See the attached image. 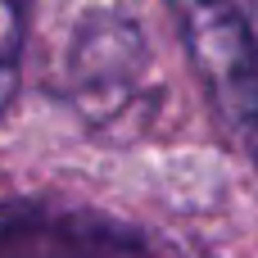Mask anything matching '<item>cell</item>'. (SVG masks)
I'll use <instances>...</instances> for the list:
<instances>
[{
    "instance_id": "3957f363",
    "label": "cell",
    "mask_w": 258,
    "mask_h": 258,
    "mask_svg": "<svg viewBox=\"0 0 258 258\" xmlns=\"http://www.w3.org/2000/svg\"><path fill=\"white\" fill-rule=\"evenodd\" d=\"M23 32H27V5L0 0V113L9 109L23 77Z\"/></svg>"
},
{
    "instance_id": "6da1fadb",
    "label": "cell",
    "mask_w": 258,
    "mask_h": 258,
    "mask_svg": "<svg viewBox=\"0 0 258 258\" xmlns=\"http://www.w3.org/2000/svg\"><path fill=\"white\" fill-rule=\"evenodd\" d=\"M195 68L258 159V32L236 0H172Z\"/></svg>"
},
{
    "instance_id": "7a4b0ae2",
    "label": "cell",
    "mask_w": 258,
    "mask_h": 258,
    "mask_svg": "<svg viewBox=\"0 0 258 258\" xmlns=\"http://www.w3.org/2000/svg\"><path fill=\"white\" fill-rule=\"evenodd\" d=\"M0 258H145V245L132 227L104 213L5 200Z\"/></svg>"
}]
</instances>
